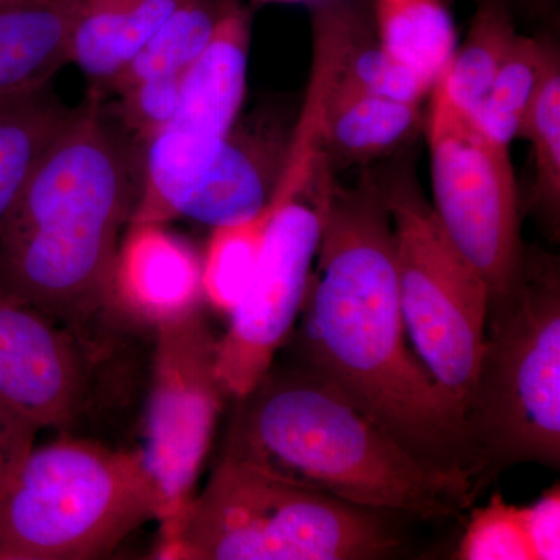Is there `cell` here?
Listing matches in <instances>:
<instances>
[{
	"label": "cell",
	"mask_w": 560,
	"mask_h": 560,
	"mask_svg": "<svg viewBox=\"0 0 560 560\" xmlns=\"http://www.w3.org/2000/svg\"><path fill=\"white\" fill-rule=\"evenodd\" d=\"M316 259L285 345L293 363L334 386L431 469L467 486L474 500L463 411L408 342L381 176L364 171L352 187L331 180Z\"/></svg>",
	"instance_id": "6da1fadb"
},
{
	"label": "cell",
	"mask_w": 560,
	"mask_h": 560,
	"mask_svg": "<svg viewBox=\"0 0 560 560\" xmlns=\"http://www.w3.org/2000/svg\"><path fill=\"white\" fill-rule=\"evenodd\" d=\"M136 191L92 92L40 154L0 226V293L84 340L114 316L113 272Z\"/></svg>",
	"instance_id": "7a4b0ae2"
},
{
	"label": "cell",
	"mask_w": 560,
	"mask_h": 560,
	"mask_svg": "<svg viewBox=\"0 0 560 560\" xmlns=\"http://www.w3.org/2000/svg\"><path fill=\"white\" fill-rule=\"evenodd\" d=\"M220 458L291 485L422 521L474 504L469 489L431 469L300 364L272 363L237 397Z\"/></svg>",
	"instance_id": "3957f363"
},
{
	"label": "cell",
	"mask_w": 560,
	"mask_h": 560,
	"mask_svg": "<svg viewBox=\"0 0 560 560\" xmlns=\"http://www.w3.org/2000/svg\"><path fill=\"white\" fill-rule=\"evenodd\" d=\"M474 389L464 410L478 497L518 464L560 467L558 261L526 254L517 285L490 298Z\"/></svg>",
	"instance_id": "277c9868"
},
{
	"label": "cell",
	"mask_w": 560,
	"mask_h": 560,
	"mask_svg": "<svg viewBox=\"0 0 560 560\" xmlns=\"http://www.w3.org/2000/svg\"><path fill=\"white\" fill-rule=\"evenodd\" d=\"M390 517L220 458L178 521L160 530L154 558L386 559L404 544Z\"/></svg>",
	"instance_id": "5b68a950"
},
{
	"label": "cell",
	"mask_w": 560,
	"mask_h": 560,
	"mask_svg": "<svg viewBox=\"0 0 560 560\" xmlns=\"http://www.w3.org/2000/svg\"><path fill=\"white\" fill-rule=\"evenodd\" d=\"M140 451L62 434L21 460L0 493V560H94L160 521Z\"/></svg>",
	"instance_id": "8992f818"
},
{
	"label": "cell",
	"mask_w": 560,
	"mask_h": 560,
	"mask_svg": "<svg viewBox=\"0 0 560 560\" xmlns=\"http://www.w3.org/2000/svg\"><path fill=\"white\" fill-rule=\"evenodd\" d=\"M381 180L396 234L405 329L464 416L485 349L488 285L442 228L415 172L400 168Z\"/></svg>",
	"instance_id": "52a82bcc"
},
{
	"label": "cell",
	"mask_w": 560,
	"mask_h": 560,
	"mask_svg": "<svg viewBox=\"0 0 560 560\" xmlns=\"http://www.w3.org/2000/svg\"><path fill=\"white\" fill-rule=\"evenodd\" d=\"M429 95L431 208L485 279L489 300L501 296L517 285L526 260L510 145L492 138L452 101L442 73Z\"/></svg>",
	"instance_id": "ba28073f"
},
{
	"label": "cell",
	"mask_w": 560,
	"mask_h": 560,
	"mask_svg": "<svg viewBox=\"0 0 560 560\" xmlns=\"http://www.w3.org/2000/svg\"><path fill=\"white\" fill-rule=\"evenodd\" d=\"M142 453L160 495V530L178 521L212 444L223 408L217 341L202 308L154 327Z\"/></svg>",
	"instance_id": "9c48e42d"
},
{
	"label": "cell",
	"mask_w": 560,
	"mask_h": 560,
	"mask_svg": "<svg viewBox=\"0 0 560 560\" xmlns=\"http://www.w3.org/2000/svg\"><path fill=\"white\" fill-rule=\"evenodd\" d=\"M334 178L323 158L304 189L272 217L248 290L217 341V375L232 399L245 396L270 371L296 327Z\"/></svg>",
	"instance_id": "30bf717a"
},
{
	"label": "cell",
	"mask_w": 560,
	"mask_h": 560,
	"mask_svg": "<svg viewBox=\"0 0 560 560\" xmlns=\"http://www.w3.org/2000/svg\"><path fill=\"white\" fill-rule=\"evenodd\" d=\"M98 345L0 293V401L38 430H68L91 393Z\"/></svg>",
	"instance_id": "8fae6325"
},
{
	"label": "cell",
	"mask_w": 560,
	"mask_h": 560,
	"mask_svg": "<svg viewBox=\"0 0 560 560\" xmlns=\"http://www.w3.org/2000/svg\"><path fill=\"white\" fill-rule=\"evenodd\" d=\"M294 121L296 117L290 119L275 106L241 114L183 219L217 228L257 215L272 200L285 173Z\"/></svg>",
	"instance_id": "7c38bea8"
},
{
	"label": "cell",
	"mask_w": 560,
	"mask_h": 560,
	"mask_svg": "<svg viewBox=\"0 0 560 560\" xmlns=\"http://www.w3.org/2000/svg\"><path fill=\"white\" fill-rule=\"evenodd\" d=\"M202 304L197 249L165 224H128L114 264V316L154 329Z\"/></svg>",
	"instance_id": "4fadbf2b"
},
{
	"label": "cell",
	"mask_w": 560,
	"mask_h": 560,
	"mask_svg": "<svg viewBox=\"0 0 560 560\" xmlns=\"http://www.w3.org/2000/svg\"><path fill=\"white\" fill-rule=\"evenodd\" d=\"M330 47L329 91L319 130V150L331 172L370 164L399 150L422 124L420 103L396 101L337 80L341 38V0L316 14Z\"/></svg>",
	"instance_id": "5bb4252c"
},
{
	"label": "cell",
	"mask_w": 560,
	"mask_h": 560,
	"mask_svg": "<svg viewBox=\"0 0 560 560\" xmlns=\"http://www.w3.org/2000/svg\"><path fill=\"white\" fill-rule=\"evenodd\" d=\"M249 47V10L232 0L208 47L184 72L178 109L168 128L219 150L241 116Z\"/></svg>",
	"instance_id": "9a60e30c"
},
{
	"label": "cell",
	"mask_w": 560,
	"mask_h": 560,
	"mask_svg": "<svg viewBox=\"0 0 560 560\" xmlns=\"http://www.w3.org/2000/svg\"><path fill=\"white\" fill-rule=\"evenodd\" d=\"M80 0H0V98L49 86Z\"/></svg>",
	"instance_id": "2e32d148"
},
{
	"label": "cell",
	"mask_w": 560,
	"mask_h": 560,
	"mask_svg": "<svg viewBox=\"0 0 560 560\" xmlns=\"http://www.w3.org/2000/svg\"><path fill=\"white\" fill-rule=\"evenodd\" d=\"M186 0H80L68 61L108 88L143 44Z\"/></svg>",
	"instance_id": "e0dca14e"
},
{
	"label": "cell",
	"mask_w": 560,
	"mask_h": 560,
	"mask_svg": "<svg viewBox=\"0 0 560 560\" xmlns=\"http://www.w3.org/2000/svg\"><path fill=\"white\" fill-rule=\"evenodd\" d=\"M375 35L390 58L434 84L456 49L455 22L444 0H377Z\"/></svg>",
	"instance_id": "ac0fdd59"
},
{
	"label": "cell",
	"mask_w": 560,
	"mask_h": 560,
	"mask_svg": "<svg viewBox=\"0 0 560 560\" xmlns=\"http://www.w3.org/2000/svg\"><path fill=\"white\" fill-rule=\"evenodd\" d=\"M70 110L47 86L0 98V226Z\"/></svg>",
	"instance_id": "d6986e66"
},
{
	"label": "cell",
	"mask_w": 560,
	"mask_h": 560,
	"mask_svg": "<svg viewBox=\"0 0 560 560\" xmlns=\"http://www.w3.org/2000/svg\"><path fill=\"white\" fill-rule=\"evenodd\" d=\"M510 0H478L469 32L442 72L452 101L475 113L517 38Z\"/></svg>",
	"instance_id": "ffe728a7"
},
{
	"label": "cell",
	"mask_w": 560,
	"mask_h": 560,
	"mask_svg": "<svg viewBox=\"0 0 560 560\" xmlns=\"http://www.w3.org/2000/svg\"><path fill=\"white\" fill-rule=\"evenodd\" d=\"M232 0H186L106 90L117 91L154 77L180 75L208 47Z\"/></svg>",
	"instance_id": "44dd1931"
},
{
	"label": "cell",
	"mask_w": 560,
	"mask_h": 560,
	"mask_svg": "<svg viewBox=\"0 0 560 560\" xmlns=\"http://www.w3.org/2000/svg\"><path fill=\"white\" fill-rule=\"evenodd\" d=\"M287 201L272 198L257 215L212 228L201 256L202 294L217 312L230 315L248 290L272 217Z\"/></svg>",
	"instance_id": "7402d4cb"
},
{
	"label": "cell",
	"mask_w": 560,
	"mask_h": 560,
	"mask_svg": "<svg viewBox=\"0 0 560 560\" xmlns=\"http://www.w3.org/2000/svg\"><path fill=\"white\" fill-rule=\"evenodd\" d=\"M558 54L552 40L517 35L490 86L488 97L471 113V117L492 138L510 145L511 140L518 138L523 117L544 79L545 70Z\"/></svg>",
	"instance_id": "603a6c76"
},
{
	"label": "cell",
	"mask_w": 560,
	"mask_h": 560,
	"mask_svg": "<svg viewBox=\"0 0 560 560\" xmlns=\"http://www.w3.org/2000/svg\"><path fill=\"white\" fill-rule=\"evenodd\" d=\"M518 138L528 139L533 149L536 179L533 202L551 224L560 209V57H552L545 70Z\"/></svg>",
	"instance_id": "cb8c5ba5"
},
{
	"label": "cell",
	"mask_w": 560,
	"mask_h": 560,
	"mask_svg": "<svg viewBox=\"0 0 560 560\" xmlns=\"http://www.w3.org/2000/svg\"><path fill=\"white\" fill-rule=\"evenodd\" d=\"M456 559L534 560L523 529L521 506L495 493L486 506L474 508Z\"/></svg>",
	"instance_id": "d4e9b609"
},
{
	"label": "cell",
	"mask_w": 560,
	"mask_h": 560,
	"mask_svg": "<svg viewBox=\"0 0 560 560\" xmlns=\"http://www.w3.org/2000/svg\"><path fill=\"white\" fill-rule=\"evenodd\" d=\"M183 75L140 80L116 92L121 121L143 145L175 119Z\"/></svg>",
	"instance_id": "484cf974"
},
{
	"label": "cell",
	"mask_w": 560,
	"mask_h": 560,
	"mask_svg": "<svg viewBox=\"0 0 560 560\" xmlns=\"http://www.w3.org/2000/svg\"><path fill=\"white\" fill-rule=\"evenodd\" d=\"M522 523L534 560L560 559L559 482L541 493L540 499L522 506Z\"/></svg>",
	"instance_id": "4316f807"
},
{
	"label": "cell",
	"mask_w": 560,
	"mask_h": 560,
	"mask_svg": "<svg viewBox=\"0 0 560 560\" xmlns=\"http://www.w3.org/2000/svg\"><path fill=\"white\" fill-rule=\"evenodd\" d=\"M38 429L0 401V493L35 445Z\"/></svg>",
	"instance_id": "83f0119b"
},
{
	"label": "cell",
	"mask_w": 560,
	"mask_h": 560,
	"mask_svg": "<svg viewBox=\"0 0 560 560\" xmlns=\"http://www.w3.org/2000/svg\"><path fill=\"white\" fill-rule=\"evenodd\" d=\"M518 2L523 3L526 9L537 11V13H545V11L550 9L552 0H518Z\"/></svg>",
	"instance_id": "f1b7e54d"
},
{
	"label": "cell",
	"mask_w": 560,
	"mask_h": 560,
	"mask_svg": "<svg viewBox=\"0 0 560 560\" xmlns=\"http://www.w3.org/2000/svg\"><path fill=\"white\" fill-rule=\"evenodd\" d=\"M260 2L294 3V2H308V0H260Z\"/></svg>",
	"instance_id": "f546056e"
}]
</instances>
